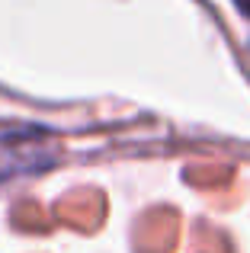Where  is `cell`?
Here are the masks:
<instances>
[{
    "instance_id": "1",
    "label": "cell",
    "mask_w": 250,
    "mask_h": 253,
    "mask_svg": "<svg viewBox=\"0 0 250 253\" xmlns=\"http://www.w3.org/2000/svg\"><path fill=\"white\" fill-rule=\"evenodd\" d=\"M58 161V144L42 125H3L0 128V189L13 179L36 176Z\"/></svg>"
},
{
    "instance_id": "2",
    "label": "cell",
    "mask_w": 250,
    "mask_h": 253,
    "mask_svg": "<svg viewBox=\"0 0 250 253\" xmlns=\"http://www.w3.org/2000/svg\"><path fill=\"white\" fill-rule=\"evenodd\" d=\"M234 3H238V10L244 13V16H250V0H234Z\"/></svg>"
}]
</instances>
